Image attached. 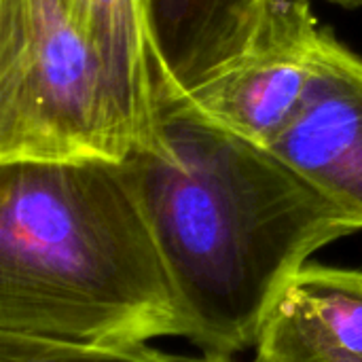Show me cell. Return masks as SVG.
Returning <instances> with one entry per match:
<instances>
[{
  "label": "cell",
  "mask_w": 362,
  "mask_h": 362,
  "mask_svg": "<svg viewBox=\"0 0 362 362\" xmlns=\"http://www.w3.org/2000/svg\"><path fill=\"white\" fill-rule=\"evenodd\" d=\"M250 362H261V361H259V358H252V361H250Z\"/></svg>",
  "instance_id": "obj_11"
},
{
  "label": "cell",
  "mask_w": 362,
  "mask_h": 362,
  "mask_svg": "<svg viewBox=\"0 0 362 362\" xmlns=\"http://www.w3.org/2000/svg\"><path fill=\"white\" fill-rule=\"evenodd\" d=\"M267 148L362 223V57L331 30L299 110Z\"/></svg>",
  "instance_id": "obj_5"
},
{
  "label": "cell",
  "mask_w": 362,
  "mask_h": 362,
  "mask_svg": "<svg viewBox=\"0 0 362 362\" xmlns=\"http://www.w3.org/2000/svg\"><path fill=\"white\" fill-rule=\"evenodd\" d=\"M325 38L310 0H274L250 45L182 100L212 125L269 146L299 110Z\"/></svg>",
  "instance_id": "obj_4"
},
{
  "label": "cell",
  "mask_w": 362,
  "mask_h": 362,
  "mask_svg": "<svg viewBox=\"0 0 362 362\" xmlns=\"http://www.w3.org/2000/svg\"><path fill=\"white\" fill-rule=\"evenodd\" d=\"M274 0H144L165 89L182 100L255 38Z\"/></svg>",
  "instance_id": "obj_7"
},
{
  "label": "cell",
  "mask_w": 362,
  "mask_h": 362,
  "mask_svg": "<svg viewBox=\"0 0 362 362\" xmlns=\"http://www.w3.org/2000/svg\"><path fill=\"white\" fill-rule=\"evenodd\" d=\"M0 333L76 346L189 337L127 157L0 163Z\"/></svg>",
  "instance_id": "obj_2"
},
{
  "label": "cell",
  "mask_w": 362,
  "mask_h": 362,
  "mask_svg": "<svg viewBox=\"0 0 362 362\" xmlns=\"http://www.w3.org/2000/svg\"><path fill=\"white\" fill-rule=\"evenodd\" d=\"M64 2L102 64L134 151L157 144L165 89L144 0Z\"/></svg>",
  "instance_id": "obj_8"
},
{
  "label": "cell",
  "mask_w": 362,
  "mask_h": 362,
  "mask_svg": "<svg viewBox=\"0 0 362 362\" xmlns=\"http://www.w3.org/2000/svg\"><path fill=\"white\" fill-rule=\"evenodd\" d=\"M261 362H362V269L305 263L257 339Z\"/></svg>",
  "instance_id": "obj_6"
},
{
  "label": "cell",
  "mask_w": 362,
  "mask_h": 362,
  "mask_svg": "<svg viewBox=\"0 0 362 362\" xmlns=\"http://www.w3.org/2000/svg\"><path fill=\"white\" fill-rule=\"evenodd\" d=\"M333 2H362V0H333Z\"/></svg>",
  "instance_id": "obj_10"
},
{
  "label": "cell",
  "mask_w": 362,
  "mask_h": 362,
  "mask_svg": "<svg viewBox=\"0 0 362 362\" xmlns=\"http://www.w3.org/2000/svg\"><path fill=\"white\" fill-rule=\"evenodd\" d=\"M174 282L189 341L233 356L308 259L362 223L267 146L221 129L185 100L157 144L127 155Z\"/></svg>",
  "instance_id": "obj_1"
},
{
  "label": "cell",
  "mask_w": 362,
  "mask_h": 362,
  "mask_svg": "<svg viewBox=\"0 0 362 362\" xmlns=\"http://www.w3.org/2000/svg\"><path fill=\"white\" fill-rule=\"evenodd\" d=\"M132 134L64 0H0V163L125 159Z\"/></svg>",
  "instance_id": "obj_3"
},
{
  "label": "cell",
  "mask_w": 362,
  "mask_h": 362,
  "mask_svg": "<svg viewBox=\"0 0 362 362\" xmlns=\"http://www.w3.org/2000/svg\"><path fill=\"white\" fill-rule=\"evenodd\" d=\"M0 362H233L231 356L208 354L178 356L148 348L134 346H76L47 339H32L0 333Z\"/></svg>",
  "instance_id": "obj_9"
}]
</instances>
